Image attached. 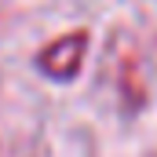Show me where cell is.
<instances>
[{
  "mask_svg": "<svg viewBox=\"0 0 157 157\" xmlns=\"http://www.w3.org/2000/svg\"><path fill=\"white\" fill-rule=\"evenodd\" d=\"M84 55H88V33L77 29V33H66V37L51 40L44 51H40V70L51 80H73L84 66Z\"/></svg>",
  "mask_w": 157,
  "mask_h": 157,
  "instance_id": "cell-1",
  "label": "cell"
}]
</instances>
